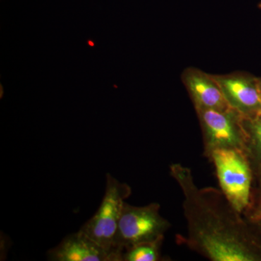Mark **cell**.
<instances>
[{
	"label": "cell",
	"instance_id": "277c9868",
	"mask_svg": "<svg viewBox=\"0 0 261 261\" xmlns=\"http://www.w3.org/2000/svg\"><path fill=\"white\" fill-rule=\"evenodd\" d=\"M220 185L230 205L241 212L248 205L251 175L248 165L235 148L213 149Z\"/></svg>",
	"mask_w": 261,
	"mask_h": 261
},
{
	"label": "cell",
	"instance_id": "8992f818",
	"mask_svg": "<svg viewBox=\"0 0 261 261\" xmlns=\"http://www.w3.org/2000/svg\"><path fill=\"white\" fill-rule=\"evenodd\" d=\"M209 144L214 148H235L242 142L238 121L242 117L233 110L197 109Z\"/></svg>",
	"mask_w": 261,
	"mask_h": 261
},
{
	"label": "cell",
	"instance_id": "52a82bcc",
	"mask_svg": "<svg viewBox=\"0 0 261 261\" xmlns=\"http://www.w3.org/2000/svg\"><path fill=\"white\" fill-rule=\"evenodd\" d=\"M50 261H120L116 254L80 231L63 239L59 245L47 252Z\"/></svg>",
	"mask_w": 261,
	"mask_h": 261
},
{
	"label": "cell",
	"instance_id": "30bf717a",
	"mask_svg": "<svg viewBox=\"0 0 261 261\" xmlns=\"http://www.w3.org/2000/svg\"><path fill=\"white\" fill-rule=\"evenodd\" d=\"M245 119L249 121V126L254 140L261 149V115Z\"/></svg>",
	"mask_w": 261,
	"mask_h": 261
},
{
	"label": "cell",
	"instance_id": "9c48e42d",
	"mask_svg": "<svg viewBox=\"0 0 261 261\" xmlns=\"http://www.w3.org/2000/svg\"><path fill=\"white\" fill-rule=\"evenodd\" d=\"M163 238L155 241L137 244L123 250L121 261H156L159 260V248Z\"/></svg>",
	"mask_w": 261,
	"mask_h": 261
},
{
	"label": "cell",
	"instance_id": "6da1fadb",
	"mask_svg": "<svg viewBox=\"0 0 261 261\" xmlns=\"http://www.w3.org/2000/svg\"><path fill=\"white\" fill-rule=\"evenodd\" d=\"M171 171L185 190L186 202L200 211L198 213L190 206H185L187 208L191 234L201 251L213 260H253V255L242 243L238 231L231 230L229 225L226 224L228 220L221 219L223 217L219 216V214H216L214 208L211 207L210 212L207 202H204L205 206H203L198 190L195 187L196 193L200 200L197 201L189 181L190 171L179 166H173Z\"/></svg>",
	"mask_w": 261,
	"mask_h": 261
},
{
	"label": "cell",
	"instance_id": "7c38bea8",
	"mask_svg": "<svg viewBox=\"0 0 261 261\" xmlns=\"http://www.w3.org/2000/svg\"><path fill=\"white\" fill-rule=\"evenodd\" d=\"M259 87H260V94H261V79L258 78Z\"/></svg>",
	"mask_w": 261,
	"mask_h": 261
},
{
	"label": "cell",
	"instance_id": "4fadbf2b",
	"mask_svg": "<svg viewBox=\"0 0 261 261\" xmlns=\"http://www.w3.org/2000/svg\"><path fill=\"white\" fill-rule=\"evenodd\" d=\"M260 7H261V5H260Z\"/></svg>",
	"mask_w": 261,
	"mask_h": 261
},
{
	"label": "cell",
	"instance_id": "5b68a950",
	"mask_svg": "<svg viewBox=\"0 0 261 261\" xmlns=\"http://www.w3.org/2000/svg\"><path fill=\"white\" fill-rule=\"evenodd\" d=\"M214 77L231 110L244 118H254L261 115L258 78L242 74Z\"/></svg>",
	"mask_w": 261,
	"mask_h": 261
},
{
	"label": "cell",
	"instance_id": "3957f363",
	"mask_svg": "<svg viewBox=\"0 0 261 261\" xmlns=\"http://www.w3.org/2000/svg\"><path fill=\"white\" fill-rule=\"evenodd\" d=\"M159 209L157 203L136 207L125 202L115 240V249L121 257L128 247L163 238L168 223L160 215Z\"/></svg>",
	"mask_w": 261,
	"mask_h": 261
},
{
	"label": "cell",
	"instance_id": "ba28073f",
	"mask_svg": "<svg viewBox=\"0 0 261 261\" xmlns=\"http://www.w3.org/2000/svg\"><path fill=\"white\" fill-rule=\"evenodd\" d=\"M183 80L197 109L231 110L214 75L190 68L185 70Z\"/></svg>",
	"mask_w": 261,
	"mask_h": 261
},
{
	"label": "cell",
	"instance_id": "7a4b0ae2",
	"mask_svg": "<svg viewBox=\"0 0 261 261\" xmlns=\"http://www.w3.org/2000/svg\"><path fill=\"white\" fill-rule=\"evenodd\" d=\"M130 193L132 190L128 185L121 183L107 173L102 202L95 214L80 228L98 245L116 254L120 261L121 255L115 249V240L125 200Z\"/></svg>",
	"mask_w": 261,
	"mask_h": 261
},
{
	"label": "cell",
	"instance_id": "8fae6325",
	"mask_svg": "<svg viewBox=\"0 0 261 261\" xmlns=\"http://www.w3.org/2000/svg\"><path fill=\"white\" fill-rule=\"evenodd\" d=\"M88 44L89 46H90V47H94V46L95 45V44H94L93 41L92 40L88 41Z\"/></svg>",
	"mask_w": 261,
	"mask_h": 261
}]
</instances>
